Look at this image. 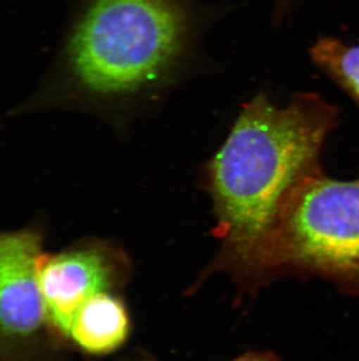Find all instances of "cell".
I'll return each mask as SVG.
<instances>
[{
	"label": "cell",
	"instance_id": "obj_4",
	"mask_svg": "<svg viewBox=\"0 0 359 361\" xmlns=\"http://www.w3.org/2000/svg\"><path fill=\"white\" fill-rule=\"evenodd\" d=\"M129 271L122 252L106 245H90L56 255H41L37 281L44 319L68 337L80 307L92 296L122 286Z\"/></svg>",
	"mask_w": 359,
	"mask_h": 361
},
{
	"label": "cell",
	"instance_id": "obj_9",
	"mask_svg": "<svg viewBox=\"0 0 359 361\" xmlns=\"http://www.w3.org/2000/svg\"><path fill=\"white\" fill-rule=\"evenodd\" d=\"M291 0H275V10L278 18L285 13L288 7L291 6Z\"/></svg>",
	"mask_w": 359,
	"mask_h": 361
},
{
	"label": "cell",
	"instance_id": "obj_2",
	"mask_svg": "<svg viewBox=\"0 0 359 361\" xmlns=\"http://www.w3.org/2000/svg\"><path fill=\"white\" fill-rule=\"evenodd\" d=\"M191 35L187 0H94L72 41L73 68L97 95L156 90L177 74Z\"/></svg>",
	"mask_w": 359,
	"mask_h": 361
},
{
	"label": "cell",
	"instance_id": "obj_8",
	"mask_svg": "<svg viewBox=\"0 0 359 361\" xmlns=\"http://www.w3.org/2000/svg\"><path fill=\"white\" fill-rule=\"evenodd\" d=\"M232 361H280V359L271 352H251Z\"/></svg>",
	"mask_w": 359,
	"mask_h": 361
},
{
	"label": "cell",
	"instance_id": "obj_3",
	"mask_svg": "<svg viewBox=\"0 0 359 361\" xmlns=\"http://www.w3.org/2000/svg\"><path fill=\"white\" fill-rule=\"evenodd\" d=\"M275 270L321 276L359 295V179L320 172L295 190L279 224Z\"/></svg>",
	"mask_w": 359,
	"mask_h": 361
},
{
	"label": "cell",
	"instance_id": "obj_5",
	"mask_svg": "<svg viewBox=\"0 0 359 361\" xmlns=\"http://www.w3.org/2000/svg\"><path fill=\"white\" fill-rule=\"evenodd\" d=\"M41 241L33 232L0 234V337L25 341L44 319L37 281Z\"/></svg>",
	"mask_w": 359,
	"mask_h": 361
},
{
	"label": "cell",
	"instance_id": "obj_6",
	"mask_svg": "<svg viewBox=\"0 0 359 361\" xmlns=\"http://www.w3.org/2000/svg\"><path fill=\"white\" fill-rule=\"evenodd\" d=\"M129 312L111 291L99 293L77 311L68 337L84 353L106 355L122 348L130 334Z\"/></svg>",
	"mask_w": 359,
	"mask_h": 361
},
{
	"label": "cell",
	"instance_id": "obj_1",
	"mask_svg": "<svg viewBox=\"0 0 359 361\" xmlns=\"http://www.w3.org/2000/svg\"><path fill=\"white\" fill-rule=\"evenodd\" d=\"M339 111L320 96L296 94L278 106L264 92L245 104L204 178L222 248L211 269L246 289L275 276L282 212L295 190L320 173V156Z\"/></svg>",
	"mask_w": 359,
	"mask_h": 361
},
{
	"label": "cell",
	"instance_id": "obj_7",
	"mask_svg": "<svg viewBox=\"0 0 359 361\" xmlns=\"http://www.w3.org/2000/svg\"><path fill=\"white\" fill-rule=\"evenodd\" d=\"M313 61L344 89L359 106V44L335 38L320 39L310 49Z\"/></svg>",
	"mask_w": 359,
	"mask_h": 361
}]
</instances>
